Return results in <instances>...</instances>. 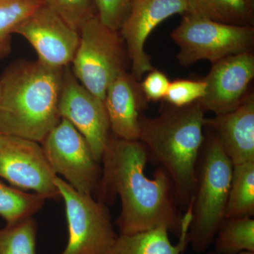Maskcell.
<instances>
[{
	"instance_id": "19",
	"label": "cell",
	"mask_w": 254,
	"mask_h": 254,
	"mask_svg": "<svg viewBox=\"0 0 254 254\" xmlns=\"http://www.w3.org/2000/svg\"><path fill=\"white\" fill-rule=\"evenodd\" d=\"M214 241L218 254L254 252V220L252 217L225 218Z\"/></svg>"
},
{
	"instance_id": "6",
	"label": "cell",
	"mask_w": 254,
	"mask_h": 254,
	"mask_svg": "<svg viewBox=\"0 0 254 254\" xmlns=\"http://www.w3.org/2000/svg\"><path fill=\"white\" fill-rule=\"evenodd\" d=\"M171 37L180 48L177 61L189 67L200 60L213 64L227 57L252 51L254 28L225 24L187 13Z\"/></svg>"
},
{
	"instance_id": "18",
	"label": "cell",
	"mask_w": 254,
	"mask_h": 254,
	"mask_svg": "<svg viewBox=\"0 0 254 254\" xmlns=\"http://www.w3.org/2000/svg\"><path fill=\"white\" fill-rule=\"evenodd\" d=\"M254 215V162L233 165L225 218Z\"/></svg>"
},
{
	"instance_id": "17",
	"label": "cell",
	"mask_w": 254,
	"mask_h": 254,
	"mask_svg": "<svg viewBox=\"0 0 254 254\" xmlns=\"http://www.w3.org/2000/svg\"><path fill=\"white\" fill-rule=\"evenodd\" d=\"M187 13L225 24L254 26V0H187Z\"/></svg>"
},
{
	"instance_id": "20",
	"label": "cell",
	"mask_w": 254,
	"mask_h": 254,
	"mask_svg": "<svg viewBox=\"0 0 254 254\" xmlns=\"http://www.w3.org/2000/svg\"><path fill=\"white\" fill-rule=\"evenodd\" d=\"M46 200L43 195L26 193L0 182V216L6 224L32 216L41 210Z\"/></svg>"
},
{
	"instance_id": "4",
	"label": "cell",
	"mask_w": 254,
	"mask_h": 254,
	"mask_svg": "<svg viewBox=\"0 0 254 254\" xmlns=\"http://www.w3.org/2000/svg\"><path fill=\"white\" fill-rule=\"evenodd\" d=\"M232 169L233 164L212 132L206 141L205 138L200 151L194 193L190 200L188 240L197 254L203 253L213 243L225 220Z\"/></svg>"
},
{
	"instance_id": "9",
	"label": "cell",
	"mask_w": 254,
	"mask_h": 254,
	"mask_svg": "<svg viewBox=\"0 0 254 254\" xmlns=\"http://www.w3.org/2000/svg\"><path fill=\"white\" fill-rule=\"evenodd\" d=\"M0 177L14 188L32 190L46 199H59L57 175L43 146L27 138L0 133Z\"/></svg>"
},
{
	"instance_id": "5",
	"label": "cell",
	"mask_w": 254,
	"mask_h": 254,
	"mask_svg": "<svg viewBox=\"0 0 254 254\" xmlns=\"http://www.w3.org/2000/svg\"><path fill=\"white\" fill-rule=\"evenodd\" d=\"M79 36L71 71L81 85L104 101L108 87L127 71L130 62L125 41L120 32L105 26L98 16L83 25Z\"/></svg>"
},
{
	"instance_id": "23",
	"label": "cell",
	"mask_w": 254,
	"mask_h": 254,
	"mask_svg": "<svg viewBox=\"0 0 254 254\" xmlns=\"http://www.w3.org/2000/svg\"><path fill=\"white\" fill-rule=\"evenodd\" d=\"M65 22L79 32L83 25L97 16L95 0H41Z\"/></svg>"
},
{
	"instance_id": "26",
	"label": "cell",
	"mask_w": 254,
	"mask_h": 254,
	"mask_svg": "<svg viewBox=\"0 0 254 254\" xmlns=\"http://www.w3.org/2000/svg\"><path fill=\"white\" fill-rule=\"evenodd\" d=\"M170 83V80L165 73L153 68L142 81L141 87L148 102H156L164 100Z\"/></svg>"
},
{
	"instance_id": "8",
	"label": "cell",
	"mask_w": 254,
	"mask_h": 254,
	"mask_svg": "<svg viewBox=\"0 0 254 254\" xmlns=\"http://www.w3.org/2000/svg\"><path fill=\"white\" fill-rule=\"evenodd\" d=\"M56 175L81 193L93 195L99 185L102 170L88 142L75 127L61 119L42 142Z\"/></svg>"
},
{
	"instance_id": "15",
	"label": "cell",
	"mask_w": 254,
	"mask_h": 254,
	"mask_svg": "<svg viewBox=\"0 0 254 254\" xmlns=\"http://www.w3.org/2000/svg\"><path fill=\"white\" fill-rule=\"evenodd\" d=\"M204 127L218 137L233 165L254 162V95L247 94L236 109L205 118Z\"/></svg>"
},
{
	"instance_id": "25",
	"label": "cell",
	"mask_w": 254,
	"mask_h": 254,
	"mask_svg": "<svg viewBox=\"0 0 254 254\" xmlns=\"http://www.w3.org/2000/svg\"><path fill=\"white\" fill-rule=\"evenodd\" d=\"M97 16L114 31H120L129 12L133 0H95Z\"/></svg>"
},
{
	"instance_id": "16",
	"label": "cell",
	"mask_w": 254,
	"mask_h": 254,
	"mask_svg": "<svg viewBox=\"0 0 254 254\" xmlns=\"http://www.w3.org/2000/svg\"><path fill=\"white\" fill-rule=\"evenodd\" d=\"M189 224L183 222L179 242L173 245L169 231L160 227L132 235H120L109 254H183L188 240Z\"/></svg>"
},
{
	"instance_id": "14",
	"label": "cell",
	"mask_w": 254,
	"mask_h": 254,
	"mask_svg": "<svg viewBox=\"0 0 254 254\" xmlns=\"http://www.w3.org/2000/svg\"><path fill=\"white\" fill-rule=\"evenodd\" d=\"M148 100L131 73L119 75L108 87L104 103L113 135L127 141H138L139 117L148 107Z\"/></svg>"
},
{
	"instance_id": "12",
	"label": "cell",
	"mask_w": 254,
	"mask_h": 254,
	"mask_svg": "<svg viewBox=\"0 0 254 254\" xmlns=\"http://www.w3.org/2000/svg\"><path fill=\"white\" fill-rule=\"evenodd\" d=\"M187 0H133L120 32L131 64V74L140 81L153 70L145 41L160 23L177 14H186Z\"/></svg>"
},
{
	"instance_id": "22",
	"label": "cell",
	"mask_w": 254,
	"mask_h": 254,
	"mask_svg": "<svg viewBox=\"0 0 254 254\" xmlns=\"http://www.w3.org/2000/svg\"><path fill=\"white\" fill-rule=\"evenodd\" d=\"M37 225L32 216L0 230V254H36Z\"/></svg>"
},
{
	"instance_id": "10",
	"label": "cell",
	"mask_w": 254,
	"mask_h": 254,
	"mask_svg": "<svg viewBox=\"0 0 254 254\" xmlns=\"http://www.w3.org/2000/svg\"><path fill=\"white\" fill-rule=\"evenodd\" d=\"M59 113L84 137L100 163L110 134L104 101L81 85L68 66L64 68Z\"/></svg>"
},
{
	"instance_id": "3",
	"label": "cell",
	"mask_w": 254,
	"mask_h": 254,
	"mask_svg": "<svg viewBox=\"0 0 254 254\" xmlns=\"http://www.w3.org/2000/svg\"><path fill=\"white\" fill-rule=\"evenodd\" d=\"M204 113L196 101L182 107L170 105L155 118L139 117L138 141L148 160L168 174L177 205L185 210L194 193L197 163L205 140Z\"/></svg>"
},
{
	"instance_id": "2",
	"label": "cell",
	"mask_w": 254,
	"mask_h": 254,
	"mask_svg": "<svg viewBox=\"0 0 254 254\" xmlns=\"http://www.w3.org/2000/svg\"><path fill=\"white\" fill-rule=\"evenodd\" d=\"M64 68L19 60L0 78V133L42 143L60 121Z\"/></svg>"
},
{
	"instance_id": "21",
	"label": "cell",
	"mask_w": 254,
	"mask_h": 254,
	"mask_svg": "<svg viewBox=\"0 0 254 254\" xmlns=\"http://www.w3.org/2000/svg\"><path fill=\"white\" fill-rule=\"evenodd\" d=\"M43 4L41 0H0V59L11 53L16 28Z\"/></svg>"
},
{
	"instance_id": "24",
	"label": "cell",
	"mask_w": 254,
	"mask_h": 254,
	"mask_svg": "<svg viewBox=\"0 0 254 254\" xmlns=\"http://www.w3.org/2000/svg\"><path fill=\"white\" fill-rule=\"evenodd\" d=\"M205 88L204 80H175L170 82L164 100L173 106H185L203 98Z\"/></svg>"
},
{
	"instance_id": "13",
	"label": "cell",
	"mask_w": 254,
	"mask_h": 254,
	"mask_svg": "<svg viewBox=\"0 0 254 254\" xmlns=\"http://www.w3.org/2000/svg\"><path fill=\"white\" fill-rule=\"evenodd\" d=\"M204 78V96L198 100L204 111L215 115L230 113L240 106L247 97L254 78V55L245 52L212 64Z\"/></svg>"
},
{
	"instance_id": "27",
	"label": "cell",
	"mask_w": 254,
	"mask_h": 254,
	"mask_svg": "<svg viewBox=\"0 0 254 254\" xmlns=\"http://www.w3.org/2000/svg\"><path fill=\"white\" fill-rule=\"evenodd\" d=\"M239 254H254V252H242V253H240Z\"/></svg>"
},
{
	"instance_id": "11",
	"label": "cell",
	"mask_w": 254,
	"mask_h": 254,
	"mask_svg": "<svg viewBox=\"0 0 254 254\" xmlns=\"http://www.w3.org/2000/svg\"><path fill=\"white\" fill-rule=\"evenodd\" d=\"M14 33L33 46L38 61L53 68H63L71 64L79 43V32L45 4L25 18Z\"/></svg>"
},
{
	"instance_id": "1",
	"label": "cell",
	"mask_w": 254,
	"mask_h": 254,
	"mask_svg": "<svg viewBox=\"0 0 254 254\" xmlns=\"http://www.w3.org/2000/svg\"><path fill=\"white\" fill-rule=\"evenodd\" d=\"M101 161V178L97 188L100 202L109 204L119 195L121 213L116 221L120 235H132L165 227L180 237L182 217L177 209L173 185L159 168L153 179L145 173L148 161L144 145L110 134Z\"/></svg>"
},
{
	"instance_id": "7",
	"label": "cell",
	"mask_w": 254,
	"mask_h": 254,
	"mask_svg": "<svg viewBox=\"0 0 254 254\" xmlns=\"http://www.w3.org/2000/svg\"><path fill=\"white\" fill-rule=\"evenodd\" d=\"M55 184L64 201L68 225L67 245L60 254H109L118 235L106 205L60 177Z\"/></svg>"
}]
</instances>
